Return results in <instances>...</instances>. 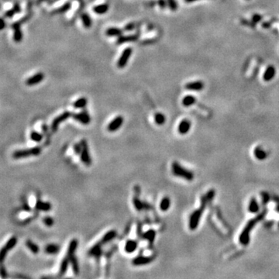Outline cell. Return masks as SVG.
<instances>
[{
    "label": "cell",
    "mask_w": 279,
    "mask_h": 279,
    "mask_svg": "<svg viewBox=\"0 0 279 279\" xmlns=\"http://www.w3.org/2000/svg\"><path fill=\"white\" fill-rule=\"evenodd\" d=\"M73 117L75 120L79 121V123H81L84 124V125H87L90 123L91 121V118L90 116L89 115L87 112L85 111H83L82 112H80V113H75L73 115Z\"/></svg>",
    "instance_id": "13"
},
{
    "label": "cell",
    "mask_w": 279,
    "mask_h": 279,
    "mask_svg": "<svg viewBox=\"0 0 279 279\" xmlns=\"http://www.w3.org/2000/svg\"><path fill=\"white\" fill-rule=\"evenodd\" d=\"M6 22L3 17H0V30H3L6 27Z\"/></svg>",
    "instance_id": "48"
},
{
    "label": "cell",
    "mask_w": 279,
    "mask_h": 279,
    "mask_svg": "<svg viewBox=\"0 0 279 279\" xmlns=\"http://www.w3.org/2000/svg\"><path fill=\"white\" fill-rule=\"evenodd\" d=\"M262 18L263 17H262V16H260V15L254 14L253 15V16H252V21H253L254 23H257L262 20Z\"/></svg>",
    "instance_id": "45"
},
{
    "label": "cell",
    "mask_w": 279,
    "mask_h": 279,
    "mask_svg": "<svg viewBox=\"0 0 279 279\" xmlns=\"http://www.w3.org/2000/svg\"><path fill=\"white\" fill-rule=\"evenodd\" d=\"M66 257L69 259L70 264L71 265L72 267L73 271L74 272L75 275H78L79 273V263H78V260L76 258L75 255L74 254H67Z\"/></svg>",
    "instance_id": "21"
},
{
    "label": "cell",
    "mask_w": 279,
    "mask_h": 279,
    "mask_svg": "<svg viewBox=\"0 0 279 279\" xmlns=\"http://www.w3.org/2000/svg\"><path fill=\"white\" fill-rule=\"evenodd\" d=\"M87 103H88L87 99L85 97H82L79 99L78 100H76L75 102H74V104H73V106H74V108H76V109H81V108H84L85 106L87 105Z\"/></svg>",
    "instance_id": "36"
},
{
    "label": "cell",
    "mask_w": 279,
    "mask_h": 279,
    "mask_svg": "<svg viewBox=\"0 0 279 279\" xmlns=\"http://www.w3.org/2000/svg\"><path fill=\"white\" fill-rule=\"evenodd\" d=\"M267 210L266 209H264L259 215H257L254 219L248 221L247 225L244 227L243 230L240 233V237H239V241H240V244H242L243 246L248 245L249 243H250V234L252 230H253V228L255 227L257 222H260V220H262L265 218Z\"/></svg>",
    "instance_id": "2"
},
{
    "label": "cell",
    "mask_w": 279,
    "mask_h": 279,
    "mask_svg": "<svg viewBox=\"0 0 279 279\" xmlns=\"http://www.w3.org/2000/svg\"><path fill=\"white\" fill-rule=\"evenodd\" d=\"M60 250V247L59 246L57 245V244H54V243H51V244H48L47 246L45 247V251L46 253L49 254H57Z\"/></svg>",
    "instance_id": "33"
},
{
    "label": "cell",
    "mask_w": 279,
    "mask_h": 279,
    "mask_svg": "<svg viewBox=\"0 0 279 279\" xmlns=\"http://www.w3.org/2000/svg\"><path fill=\"white\" fill-rule=\"evenodd\" d=\"M254 154V156H255L256 158L258 159V160H260V161L265 160V159H266V157H267V154L266 151H265L263 150V149L260 148V147H256Z\"/></svg>",
    "instance_id": "28"
},
{
    "label": "cell",
    "mask_w": 279,
    "mask_h": 279,
    "mask_svg": "<svg viewBox=\"0 0 279 279\" xmlns=\"http://www.w3.org/2000/svg\"><path fill=\"white\" fill-rule=\"evenodd\" d=\"M134 28H135V24H134V23H129V24H127V26H125V30L127 31L132 30H134Z\"/></svg>",
    "instance_id": "50"
},
{
    "label": "cell",
    "mask_w": 279,
    "mask_h": 279,
    "mask_svg": "<svg viewBox=\"0 0 279 279\" xmlns=\"http://www.w3.org/2000/svg\"><path fill=\"white\" fill-rule=\"evenodd\" d=\"M16 243H17V238L15 237H13L8 240L7 243L2 247V249L0 250V265H1V264L3 262V260H5V257H6V255H7L8 252H9L10 250H12V249L16 246Z\"/></svg>",
    "instance_id": "6"
},
{
    "label": "cell",
    "mask_w": 279,
    "mask_h": 279,
    "mask_svg": "<svg viewBox=\"0 0 279 279\" xmlns=\"http://www.w3.org/2000/svg\"><path fill=\"white\" fill-rule=\"evenodd\" d=\"M123 121L124 119L123 116H116L115 119H114L113 120L111 121V122L109 123V125H108L107 127L108 130H109V132H116V130H118L119 128L122 127L123 123Z\"/></svg>",
    "instance_id": "9"
},
{
    "label": "cell",
    "mask_w": 279,
    "mask_h": 279,
    "mask_svg": "<svg viewBox=\"0 0 279 279\" xmlns=\"http://www.w3.org/2000/svg\"><path fill=\"white\" fill-rule=\"evenodd\" d=\"M156 237V231L154 230H149L142 234V238L148 240L150 243H154Z\"/></svg>",
    "instance_id": "24"
},
{
    "label": "cell",
    "mask_w": 279,
    "mask_h": 279,
    "mask_svg": "<svg viewBox=\"0 0 279 279\" xmlns=\"http://www.w3.org/2000/svg\"><path fill=\"white\" fill-rule=\"evenodd\" d=\"M275 74H276V70L274 66L270 65L265 70V74H264V80L266 81H269L275 78Z\"/></svg>",
    "instance_id": "17"
},
{
    "label": "cell",
    "mask_w": 279,
    "mask_h": 279,
    "mask_svg": "<svg viewBox=\"0 0 279 279\" xmlns=\"http://www.w3.org/2000/svg\"><path fill=\"white\" fill-rule=\"evenodd\" d=\"M106 35L108 36H119L123 34L122 30L116 27H110L106 30Z\"/></svg>",
    "instance_id": "31"
},
{
    "label": "cell",
    "mask_w": 279,
    "mask_h": 279,
    "mask_svg": "<svg viewBox=\"0 0 279 279\" xmlns=\"http://www.w3.org/2000/svg\"><path fill=\"white\" fill-rule=\"evenodd\" d=\"M81 21H82L83 25L85 28H90L92 26V20H91L90 16L86 13H83L81 16Z\"/></svg>",
    "instance_id": "38"
},
{
    "label": "cell",
    "mask_w": 279,
    "mask_h": 279,
    "mask_svg": "<svg viewBox=\"0 0 279 279\" xmlns=\"http://www.w3.org/2000/svg\"><path fill=\"white\" fill-rule=\"evenodd\" d=\"M0 9H1V5H0Z\"/></svg>",
    "instance_id": "56"
},
{
    "label": "cell",
    "mask_w": 279,
    "mask_h": 279,
    "mask_svg": "<svg viewBox=\"0 0 279 279\" xmlns=\"http://www.w3.org/2000/svg\"><path fill=\"white\" fill-rule=\"evenodd\" d=\"M133 203H134V205L136 208V209H137V210L139 211L143 210V209H150V205H149L147 203H145V202H144L143 201H141L138 197L135 196L134 198V199H133Z\"/></svg>",
    "instance_id": "19"
},
{
    "label": "cell",
    "mask_w": 279,
    "mask_h": 279,
    "mask_svg": "<svg viewBox=\"0 0 279 279\" xmlns=\"http://www.w3.org/2000/svg\"><path fill=\"white\" fill-rule=\"evenodd\" d=\"M158 4L161 9H164L167 6V2L165 0H158Z\"/></svg>",
    "instance_id": "51"
},
{
    "label": "cell",
    "mask_w": 279,
    "mask_h": 279,
    "mask_svg": "<svg viewBox=\"0 0 279 279\" xmlns=\"http://www.w3.org/2000/svg\"><path fill=\"white\" fill-rule=\"evenodd\" d=\"M0 275H1L2 278H6L7 277V274H6V271L5 269V267L2 266L0 267Z\"/></svg>",
    "instance_id": "49"
},
{
    "label": "cell",
    "mask_w": 279,
    "mask_h": 279,
    "mask_svg": "<svg viewBox=\"0 0 279 279\" xmlns=\"http://www.w3.org/2000/svg\"><path fill=\"white\" fill-rule=\"evenodd\" d=\"M21 12V6H20V3H19L18 0H15L14 5H13V8H11L10 9L7 10L6 13H4V17L6 18H12L14 15L19 13Z\"/></svg>",
    "instance_id": "12"
},
{
    "label": "cell",
    "mask_w": 279,
    "mask_h": 279,
    "mask_svg": "<svg viewBox=\"0 0 279 279\" xmlns=\"http://www.w3.org/2000/svg\"><path fill=\"white\" fill-rule=\"evenodd\" d=\"M43 221H44V224H45L46 227H52L54 223V219L51 218V216H46Z\"/></svg>",
    "instance_id": "42"
},
{
    "label": "cell",
    "mask_w": 279,
    "mask_h": 279,
    "mask_svg": "<svg viewBox=\"0 0 279 279\" xmlns=\"http://www.w3.org/2000/svg\"><path fill=\"white\" fill-rule=\"evenodd\" d=\"M154 120L157 125H163L166 121L165 116L163 113H157L154 116Z\"/></svg>",
    "instance_id": "39"
},
{
    "label": "cell",
    "mask_w": 279,
    "mask_h": 279,
    "mask_svg": "<svg viewBox=\"0 0 279 279\" xmlns=\"http://www.w3.org/2000/svg\"><path fill=\"white\" fill-rule=\"evenodd\" d=\"M71 114L69 112H63L62 114H61L60 116H58L56 118H54V119L53 120V122H52V124H51V129H52L53 132H55V131H57L59 124L65 121L66 119H68L70 116H71Z\"/></svg>",
    "instance_id": "8"
},
{
    "label": "cell",
    "mask_w": 279,
    "mask_h": 279,
    "mask_svg": "<svg viewBox=\"0 0 279 279\" xmlns=\"http://www.w3.org/2000/svg\"><path fill=\"white\" fill-rule=\"evenodd\" d=\"M248 209L249 211H250V212H251V213H257V212L259 211V209H260L258 202H257V201L256 200L255 198H252L251 200H250V204H249Z\"/></svg>",
    "instance_id": "29"
},
{
    "label": "cell",
    "mask_w": 279,
    "mask_h": 279,
    "mask_svg": "<svg viewBox=\"0 0 279 279\" xmlns=\"http://www.w3.org/2000/svg\"><path fill=\"white\" fill-rule=\"evenodd\" d=\"M203 88L204 84L201 81H192V82H189L185 85V89L188 90L201 91L202 89H203Z\"/></svg>",
    "instance_id": "15"
},
{
    "label": "cell",
    "mask_w": 279,
    "mask_h": 279,
    "mask_svg": "<svg viewBox=\"0 0 279 279\" xmlns=\"http://www.w3.org/2000/svg\"><path fill=\"white\" fill-rule=\"evenodd\" d=\"M171 207V199L170 198L165 196L161 199L160 202V209L163 212H166Z\"/></svg>",
    "instance_id": "27"
},
{
    "label": "cell",
    "mask_w": 279,
    "mask_h": 279,
    "mask_svg": "<svg viewBox=\"0 0 279 279\" xmlns=\"http://www.w3.org/2000/svg\"><path fill=\"white\" fill-rule=\"evenodd\" d=\"M78 244H79L78 240H76V239H73V240L70 242L68 249L67 254H74L76 250H77Z\"/></svg>",
    "instance_id": "34"
},
{
    "label": "cell",
    "mask_w": 279,
    "mask_h": 279,
    "mask_svg": "<svg viewBox=\"0 0 279 279\" xmlns=\"http://www.w3.org/2000/svg\"><path fill=\"white\" fill-rule=\"evenodd\" d=\"M191 128V122L188 119H183L182 121H181V123H179L178 127V131L180 134H186L189 133V129Z\"/></svg>",
    "instance_id": "14"
},
{
    "label": "cell",
    "mask_w": 279,
    "mask_h": 279,
    "mask_svg": "<svg viewBox=\"0 0 279 279\" xmlns=\"http://www.w3.org/2000/svg\"><path fill=\"white\" fill-rule=\"evenodd\" d=\"M167 3L168 4L169 7L172 10H176L178 8V5L177 3L175 2V0H167Z\"/></svg>",
    "instance_id": "43"
},
{
    "label": "cell",
    "mask_w": 279,
    "mask_h": 279,
    "mask_svg": "<svg viewBox=\"0 0 279 279\" xmlns=\"http://www.w3.org/2000/svg\"><path fill=\"white\" fill-rule=\"evenodd\" d=\"M195 102H196V99L193 96H186L182 99V104L186 107L192 106V105L195 103Z\"/></svg>",
    "instance_id": "32"
},
{
    "label": "cell",
    "mask_w": 279,
    "mask_h": 279,
    "mask_svg": "<svg viewBox=\"0 0 279 279\" xmlns=\"http://www.w3.org/2000/svg\"><path fill=\"white\" fill-rule=\"evenodd\" d=\"M93 10L96 13L99 15L105 14L108 10H109V5L108 4H101L96 6L93 8Z\"/></svg>",
    "instance_id": "30"
},
{
    "label": "cell",
    "mask_w": 279,
    "mask_h": 279,
    "mask_svg": "<svg viewBox=\"0 0 279 279\" xmlns=\"http://www.w3.org/2000/svg\"><path fill=\"white\" fill-rule=\"evenodd\" d=\"M186 3H193V2L198 1V0H185Z\"/></svg>",
    "instance_id": "54"
},
{
    "label": "cell",
    "mask_w": 279,
    "mask_h": 279,
    "mask_svg": "<svg viewBox=\"0 0 279 279\" xmlns=\"http://www.w3.org/2000/svg\"><path fill=\"white\" fill-rule=\"evenodd\" d=\"M261 196L263 198V204H267V202H268L269 199H270L268 194H267V192H263V193L261 194Z\"/></svg>",
    "instance_id": "46"
},
{
    "label": "cell",
    "mask_w": 279,
    "mask_h": 279,
    "mask_svg": "<svg viewBox=\"0 0 279 279\" xmlns=\"http://www.w3.org/2000/svg\"><path fill=\"white\" fill-rule=\"evenodd\" d=\"M172 171L174 175L182 178L187 181H192L194 178V173L182 167L178 163L174 161L172 164Z\"/></svg>",
    "instance_id": "3"
},
{
    "label": "cell",
    "mask_w": 279,
    "mask_h": 279,
    "mask_svg": "<svg viewBox=\"0 0 279 279\" xmlns=\"http://www.w3.org/2000/svg\"><path fill=\"white\" fill-rule=\"evenodd\" d=\"M116 237V231H115V230H110V231L107 232L106 234H105L99 242L103 245V244L107 243L108 242L113 240Z\"/></svg>",
    "instance_id": "23"
},
{
    "label": "cell",
    "mask_w": 279,
    "mask_h": 279,
    "mask_svg": "<svg viewBox=\"0 0 279 279\" xmlns=\"http://www.w3.org/2000/svg\"><path fill=\"white\" fill-rule=\"evenodd\" d=\"M138 39V35H129V36H119L117 40L118 44H122L126 42H131V41H136Z\"/></svg>",
    "instance_id": "22"
},
{
    "label": "cell",
    "mask_w": 279,
    "mask_h": 279,
    "mask_svg": "<svg viewBox=\"0 0 279 279\" xmlns=\"http://www.w3.org/2000/svg\"><path fill=\"white\" fill-rule=\"evenodd\" d=\"M271 23L265 22V23H262V26H263L264 28H269L271 26Z\"/></svg>",
    "instance_id": "52"
},
{
    "label": "cell",
    "mask_w": 279,
    "mask_h": 279,
    "mask_svg": "<svg viewBox=\"0 0 279 279\" xmlns=\"http://www.w3.org/2000/svg\"><path fill=\"white\" fill-rule=\"evenodd\" d=\"M26 245L27 247V248L30 250L32 253L34 254H37L40 251V247L37 244L34 243V242L31 241V240H27L26 242Z\"/></svg>",
    "instance_id": "35"
},
{
    "label": "cell",
    "mask_w": 279,
    "mask_h": 279,
    "mask_svg": "<svg viewBox=\"0 0 279 279\" xmlns=\"http://www.w3.org/2000/svg\"><path fill=\"white\" fill-rule=\"evenodd\" d=\"M31 16H32V14H31L30 13H28V14L26 15V16H23V18H21V19H19V20L16 21V22H15V23H12V24H11V28H13V29H15V28H16V27H21V25L23 24V23L27 22V21L29 20L30 19Z\"/></svg>",
    "instance_id": "26"
},
{
    "label": "cell",
    "mask_w": 279,
    "mask_h": 279,
    "mask_svg": "<svg viewBox=\"0 0 279 279\" xmlns=\"http://www.w3.org/2000/svg\"><path fill=\"white\" fill-rule=\"evenodd\" d=\"M14 30V34H13V40L15 42H20L23 40V33L20 27H16Z\"/></svg>",
    "instance_id": "37"
},
{
    "label": "cell",
    "mask_w": 279,
    "mask_h": 279,
    "mask_svg": "<svg viewBox=\"0 0 279 279\" xmlns=\"http://www.w3.org/2000/svg\"><path fill=\"white\" fill-rule=\"evenodd\" d=\"M81 151L80 154V157L81 161L85 165L89 166L92 164V158H91L90 153L89 150V147H88V144L86 142V140H82L81 141Z\"/></svg>",
    "instance_id": "5"
},
{
    "label": "cell",
    "mask_w": 279,
    "mask_h": 279,
    "mask_svg": "<svg viewBox=\"0 0 279 279\" xmlns=\"http://www.w3.org/2000/svg\"><path fill=\"white\" fill-rule=\"evenodd\" d=\"M71 3H66L65 4L63 5L61 7H60L59 9H57L56 12L57 13H66L67 11H68L70 9H71Z\"/></svg>",
    "instance_id": "41"
},
{
    "label": "cell",
    "mask_w": 279,
    "mask_h": 279,
    "mask_svg": "<svg viewBox=\"0 0 279 279\" xmlns=\"http://www.w3.org/2000/svg\"><path fill=\"white\" fill-rule=\"evenodd\" d=\"M154 260L153 257H145V256H138L133 260V265L135 266H141V265H148Z\"/></svg>",
    "instance_id": "11"
},
{
    "label": "cell",
    "mask_w": 279,
    "mask_h": 279,
    "mask_svg": "<svg viewBox=\"0 0 279 279\" xmlns=\"http://www.w3.org/2000/svg\"><path fill=\"white\" fill-rule=\"evenodd\" d=\"M35 208L37 210L40 211H44V212H48L52 208V205L50 202H43V201L38 199L36 202V205H35Z\"/></svg>",
    "instance_id": "16"
},
{
    "label": "cell",
    "mask_w": 279,
    "mask_h": 279,
    "mask_svg": "<svg viewBox=\"0 0 279 279\" xmlns=\"http://www.w3.org/2000/svg\"><path fill=\"white\" fill-rule=\"evenodd\" d=\"M241 23H243L244 26H250V27H255V23H254L253 21H247L246 19H241Z\"/></svg>",
    "instance_id": "44"
},
{
    "label": "cell",
    "mask_w": 279,
    "mask_h": 279,
    "mask_svg": "<svg viewBox=\"0 0 279 279\" xmlns=\"http://www.w3.org/2000/svg\"><path fill=\"white\" fill-rule=\"evenodd\" d=\"M44 1H46V0H36V5H39L41 3H42Z\"/></svg>",
    "instance_id": "53"
},
{
    "label": "cell",
    "mask_w": 279,
    "mask_h": 279,
    "mask_svg": "<svg viewBox=\"0 0 279 279\" xmlns=\"http://www.w3.org/2000/svg\"><path fill=\"white\" fill-rule=\"evenodd\" d=\"M44 79V74H43L42 72H38L36 74H35L34 75L31 76L29 79H26V85L29 86L35 85H37L39 83H41V81Z\"/></svg>",
    "instance_id": "10"
},
{
    "label": "cell",
    "mask_w": 279,
    "mask_h": 279,
    "mask_svg": "<svg viewBox=\"0 0 279 279\" xmlns=\"http://www.w3.org/2000/svg\"><path fill=\"white\" fill-rule=\"evenodd\" d=\"M133 49L131 47H127L123 51L122 54H121L120 57L118 60L117 62V66L119 68H123L125 67L127 65L128 61H129V57H130L131 54H132Z\"/></svg>",
    "instance_id": "7"
},
{
    "label": "cell",
    "mask_w": 279,
    "mask_h": 279,
    "mask_svg": "<svg viewBox=\"0 0 279 279\" xmlns=\"http://www.w3.org/2000/svg\"><path fill=\"white\" fill-rule=\"evenodd\" d=\"M41 153V147H34L33 148L27 150H16L13 154V157L15 159L24 158V157H31V156H37Z\"/></svg>",
    "instance_id": "4"
},
{
    "label": "cell",
    "mask_w": 279,
    "mask_h": 279,
    "mask_svg": "<svg viewBox=\"0 0 279 279\" xmlns=\"http://www.w3.org/2000/svg\"><path fill=\"white\" fill-rule=\"evenodd\" d=\"M2 1H3V2H9V0H2Z\"/></svg>",
    "instance_id": "55"
},
{
    "label": "cell",
    "mask_w": 279,
    "mask_h": 279,
    "mask_svg": "<svg viewBox=\"0 0 279 279\" xmlns=\"http://www.w3.org/2000/svg\"><path fill=\"white\" fill-rule=\"evenodd\" d=\"M30 139L35 142H41L43 139V135L36 131H33L30 134Z\"/></svg>",
    "instance_id": "40"
},
{
    "label": "cell",
    "mask_w": 279,
    "mask_h": 279,
    "mask_svg": "<svg viewBox=\"0 0 279 279\" xmlns=\"http://www.w3.org/2000/svg\"><path fill=\"white\" fill-rule=\"evenodd\" d=\"M138 247V243L134 240H128L125 244V251L127 253H133L135 251Z\"/></svg>",
    "instance_id": "20"
},
{
    "label": "cell",
    "mask_w": 279,
    "mask_h": 279,
    "mask_svg": "<svg viewBox=\"0 0 279 279\" xmlns=\"http://www.w3.org/2000/svg\"><path fill=\"white\" fill-rule=\"evenodd\" d=\"M102 244L99 242L97 243L95 246L91 248V250H89V254L93 256V257H96V258H99L102 255Z\"/></svg>",
    "instance_id": "18"
},
{
    "label": "cell",
    "mask_w": 279,
    "mask_h": 279,
    "mask_svg": "<svg viewBox=\"0 0 279 279\" xmlns=\"http://www.w3.org/2000/svg\"><path fill=\"white\" fill-rule=\"evenodd\" d=\"M70 264L69 259L67 257H64L63 259V260L61 261V265H60V269H59V275L60 276H62L64 274L66 273L68 270V265Z\"/></svg>",
    "instance_id": "25"
},
{
    "label": "cell",
    "mask_w": 279,
    "mask_h": 279,
    "mask_svg": "<svg viewBox=\"0 0 279 279\" xmlns=\"http://www.w3.org/2000/svg\"><path fill=\"white\" fill-rule=\"evenodd\" d=\"M74 152L76 153V154H81V144H74Z\"/></svg>",
    "instance_id": "47"
},
{
    "label": "cell",
    "mask_w": 279,
    "mask_h": 279,
    "mask_svg": "<svg viewBox=\"0 0 279 279\" xmlns=\"http://www.w3.org/2000/svg\"><path fill=\"white\" fill-rule=\"evenodd\" d=\"M214 196H215V190L211 189L205 195L202 197L200 207L191 215L190 219H189V228L191 230H195L197 228L202 213L205 211L209 202L212 200Z\"/></svg>",
    "instance_id": "1"
}]
</instances>
